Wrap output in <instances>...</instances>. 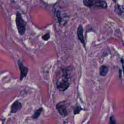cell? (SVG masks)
Masks as SVG:
<instances>
[{"label":"cell","mask_w":124,"mask_h":124,"mask_svg":"<svg viewBox=\"0 0 124 124\" xmlns=\"http://www.w3.org/2000/svg\"><path fill=\"white\" fill-rule=\"evenodd\" d=\"M70 83L68 80V73L65 70H62V75L58 78L56 81V86L57 89L62 92L66 91L69 87Z\"/></svg>","instance_id":"6da1fadb"},{"label":"cell","mask_w":124,"mask_h":124,"mask_svg":"<svg viewBox=\"0 0 124 124\" xmlns=\"http://www.w3.org/2000/svg\"><path fill=\"white\" fill-rule=\"evenodd\" d=\"M121 62L122 64V66H123V72H124V61L123 60V59L122 58L121 59Z\"/></svg>","instance_id":"4fadbf2b"},{"label":"cell","mask_w":124,"mask_h":124,"mask_svg":"<svg viewBox=\"0 0 124 124\" xmlns=\"http://www.w3.org/2000/svg\"><path fill=\"white\" fill-rule=\"evenodd\" d=\"M17 64L20 72V80H21L27 76V74L29 72V68L25 66L22 62L20 60H18L17 61Z\"/></svg>","instance_id":"5b68a950"},{"label":"cell","mask_w":124,"mask_h":124,"mask_svg":"<svg viewBox=\"0 0 124 124\" xmlns=\"http://www.w3.org/2000/svg\"><path fill=\"white\" fill-rule=\"evenodd\" d=\"M16 23L19 34L20 35H24L26 31L27 23L23 19L21 14L19 12H17L16 14Z\"/></svg>","instance_id":"3957f363"},{"label":"cell","mask_w":124,"mask_h":124,"mask_svg":"<svg viewBox=\"0 0 124 124\" xmlns=\"http://www.w3.org/2000/svg\"><path fill=\"white\" fill-rule=\"evenodd\" d=\"M56 108L59 114L61 115L66 116L67 115L68 111L65 101H62L58 103L56 106Z\"/></svg>","instance_id":"277c9868"},{"label":"cell","mask_w":124,"mask_h":124,"mask_svg":"<svg viewBox=\"0 0 124 124\" xmlns=\"http://www.w3.org/2000/svg\"><path fill=\"white\" fill-rule=\"evenodd\" d=\"M82 109V108L80 107V105H77L75 106V108H74V114H78Z\"/></svg>","instance_id":"30bf717a"},{"label":"cell","mask_w":124,"mask_h":124,"mask_svg":"<svg viewBox=\"0 0 124 124\" xmlns=\"http://www.w3.org/2000/svg\"><path fill=\"white\" fill-rule=\"evenodd\" d=\"M43 110V108H40L36 110H35L34 111V113L33 114V115H32L31 117L32 119H37L41 114L42 111Z\"/></svg>","instance_id":"9c48e42d"},{"label":"cell","mask_w":124,"mask_h":124,"mask_svg":"<svg viewBox=\"0 0 124 124\" xmlns=\"http://www.w3.org/2000/svg\"><path fill=\"white\" fill-rule=\"evenodd\" d=\"M50 37V33H46L44 35H43L42 36V39L45 40V41H47L48 40V39H49Z\"/></svg>","instance_id":"8fae6325"},{"label":"cell","mask_w":124,"mask_h":124,"mask_svg":"<svg viewBox=\"0 0 124 124\" xmlns=\"http://www.w3.org/2000/svg\"><path fill=\"white\" fill-rule=\"evenodd\" d=\"M108 72V67L106 65H102L99 68V75L102 77H105Z\"/></svg>","instance_id":"ba28073f"},{"label":"cell","mask_w":124,"mask_h":124,"mask_svg":"<svg viewBox=\"0 0 124 124\" xmlns=\"http://www.w3.org/2000/svg\"><path fill=\"white\" fill-rule=\"evenodd\" d=\"M84 5L89 8L98 9L107 8V3L104 0H83Z\"/></svg>","instance_id":"7a4b0ae2"},{"label":"cell","mask_w":124,"mask_h":124,"mask_svg":"<svg viewBox=\"0 0 124 124\" xmlns=\"http://www.w3.org/2000/svg\"><path fill=\"white\" fill-rule=\"evenodd\" d=\"M77 34H78V38L79 40L83 45H84V46H85V40H84V38L83 35V29L81 25H80L78 28Z\"/></svg>","instance_id":"52a82bcc"},{"label":"cell","mask_w":124,"mask_h":124,"mask_svg":"<svg viewBox=\"0 0 124 124\" xmlns=\"http://www.w3.org/2000/svg\"><path fill=\"white\" fill-rule=\"evenodd\" d=\"M109 123L111 124H114L116 123V120L114 118V116L112 115L110 116V121H109Z\"/></svg>","instance_id":"7c38bea8"},{"label":"cell","mask_w":124,"mask_h":124,"mask_svg":"<svg viewBox=\"0 0 124 124\" xmlns=\"http://www.w3.org/2000/svg\"><path fill=\"white\" fill-rule=\"evenodd\" d=\"M22 107V104L18 101L16 100L12 104L10 109V112L11 113H15L20 110Z\"/></svg>","instance_id":"8992f818"}]
</instances>
